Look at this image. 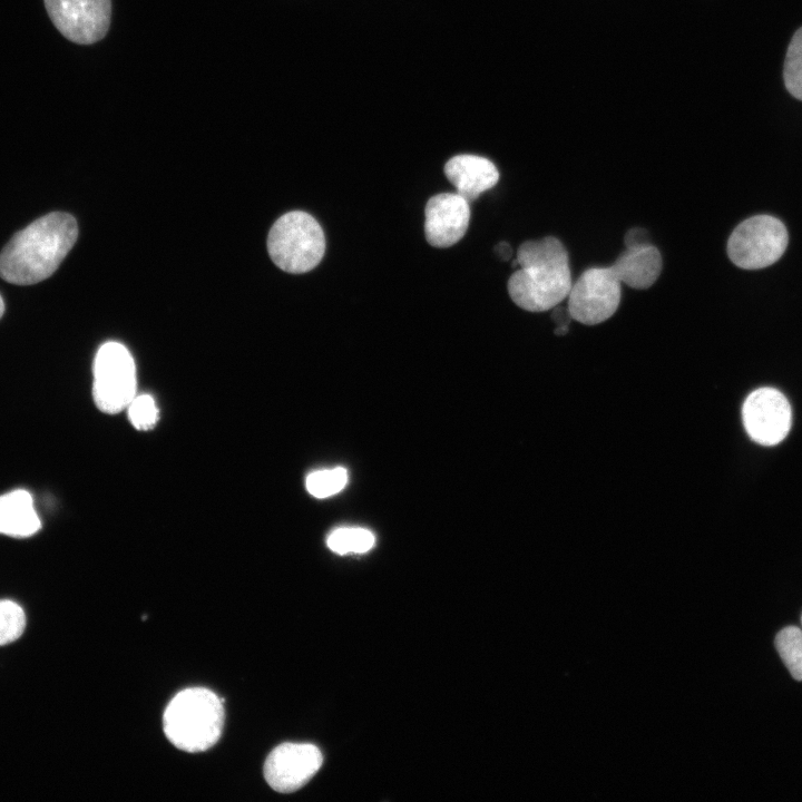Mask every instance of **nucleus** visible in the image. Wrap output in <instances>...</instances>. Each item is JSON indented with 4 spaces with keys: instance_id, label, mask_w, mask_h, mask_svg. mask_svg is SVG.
Listing matches in <instances>:
<instances>
[{
    "instance_id": "dca6fc26",
    "label": "nucleus",
    "mask_w": 802,
    "mask_h": 802,
    "mask_svg": "<svg viewBox=\"0 0 802 802\" xmlns=\"http://www.w3.org/2000/svg\"><path fill=\"white\" fill-rule=\"evenodd\" d=\"M374 535L364 528H340L327 537V546L336 554H363L374 545Z\"/></svg>"
},
{
    "instance_id": "f3484780",
    "label": "nucleus",
    "mask_w": 802,
    "mask_h": 802,
    "mask_svg": "<svg viewBox=\"0 0 802 802\" xmlns=\"http://www.w3.org/2000/svg\"><path fill=\"white\" fill-rule=\"evenodd\" d=\"M783 79L788 91L802 100V27L793 35L784 59Z\"/></svg>"
},
{
    "instance_id": "20e7f679",
    "label": "nucleus",
    "mask_w": 802,
    "mask_h": 802,
    "mask_svg": "<svg viewBox=\"0 0 802 802\" xmlns=\"http://www.w3.org/2000/svg\"><path fill=\"white\" fill-rule=\"evenodd\" d=\"M272 261L287 273H305L313 270L325 252V236L317 221L301 211L282 215L272 226L267 237Z\"/></svg>"
},
{
    "instance_id": "9b49d317",
    "label": "nucleus",
    "mask_w": 802,
    "mask_h": 802,
    "mask_svg": "<svg viewBox=\"0 0 802 802\" xmlns=\"http://www.w3.org/2000/svg\"><path fill=\"white\" fill-rule=\"evenodd\" d=\"M424 234L434 247H449L459 242L467 232L470 206L458 193L432 196L424 208Z\"/></svg>"
},
{
    "instance_id": "aec40b11",
    "label": "nucleus",
    "mask_w": 802,
    "mask_h": 802,
    "mask_svg": "<svg viewBox=\"0 0 802 802\" xmlns=\"http://www.w3.org/2000/svg\"><path fill=\"white\" fill-rule=\"evenodd\" d=\"M130 422L138 430L154 428L158 420V408L149 394L135 397L128 405Z\"/></svg>"
},
{
    "instance_id": "412c9836",
    "label": "nucleus",
    "mask_w": 802,
    "mask_h": 802,
    "mask_svg": "<svg viewBox=\"0 0 802 802\" xmlns=\"http://www.w3.org/2000/svg\"><path fill=\"white\" fill-rule=\"evenodd\" d=\"M625 246L630 247L639 244L649 243L647 241V233L642 228L630 229L624 237Z\"/></svg>"
},
{
    "instance_id": "f8f14e48",
    "label": "nucleus",
    "mask_w": 802,
    "mask_h": 802,
    "mask_svg": "<svg viewBox=\"0 0 802 802\" xmlns=\"http://www.w3.org/2000/svg\"><path fill=\"white\" fill-rule=\"evenodd\" d=\"M444 175L469 203L499 180V172L491 160L468 154L450 158L444 165Z\"/></svg>"
},
{
    "instance_id": "ddd939ff",
    "label": "nucleus",
    "mask_w": 802,
    "mask_h": 802,
    "mask_svg": "<svg viewBox=\"0 0 802 802\" xmlns=\"http://www.w3.org/2000/svg\"><path fill=\"white\" fill-rule=\"evenodd\" d=\"M662 266L663 261L657 247L645 243L626 247L610 267L620 283L636 290H645L656 282Z\"/></svg>"
},
{
    "instance_id": "423d86ee",
    "label": "nucleus",
    "mask_w": 802,
    "mask_h": 802,
    "mask_svg": "<svg viewBox=\"0 0 802 802\" xmlns=\"http://www.w3.org/2000/svg\"><path fill=\"white\" fill-rule=\"evenodd\" d=\"M136 393V368L127 348L118 342L101 345L94 362L92 395L106 413H117L129 405Z\"/></svg>"
},
{
    "instance_id": "4468645a",
    "label": "nucleus",
    "mask_w": 802,
    "mask_h": 802,
    "mask_svg": "<svg viewBox=\"0 0 802 802\" xmlns=\"http://www.w3.org/2000/svg\"><path fill=\"white\" fill-rule=\"evenodd\" d=\"M41 528L31 495L17 489L0 496V534L29 537Z\"/></svg>"
},
{
    "instance_id": "1a4fd4ad",
    "label": "nucleus",
    "mask_w": 802,
    "mask_h": 802,
    "mask_svg": "<svg viewBox=\"0 0 802 802\" xmlns=\"http://www.w3.org/2000/svg\"><path fill=\"white\" fill-rule=\"evenodd\" d=\"M742 420L753 441L762 446H775L790 431L792 411L789 401L779 390L760 388L745 399Z\"/></svg>"
},
{
    "instance_id": "9d476101",
    "label": "nucleus",
    "mask_w": 802,
    "mask_h": 802,
    "mask_svg": "<svg viewBox=\"0 0 802 802\" xmlns=\"http://www.w3.org/2000/svg\"><path fill=\"white\" fill-rule=\"evenodd\" d=\"M322 763V753L315 745L283 743L268 754L264 763V777L273 790L291 793L304 786Z\"/></svg>"
},
{
    "instance_id": "39448f33",
    "label": "nucleus",
    "mask_w": 802,
    "mask_h": 802,
    "mask_svg": "<svg viewBox=\"0 0 802 802\" xmlns=\"http://www.w3.org/2000/svg\"><path fill=\"white\" fill-rule=\"evenodd\" d=\"M788 241L786 228L780 219L757 215L735 227L727 242V254L741 268H763L783 255Z\"/></svg>"
},
{
    "instance_id": "5701e85b",
    "label": "nucleus",
    "mask_w": 802,
    "mask_h": 802,
    "mask_svg": "<svg viewBox=\"0 0 802 802\" xmlns=\"http://www.w3.org/2000/svg\"><path fill=\"white\" fill-rule=\"evenodd\" d=\"M3 312H4V303H3L2 296L0 295V317L2 316Z\"/></svg>"
},
{
    "instance_id": "0eeeda50",
    "label": "nucleus",
    "mask_w": 802,
    "mask_h": 802,
    "mask_svg": "<svg viewBox=\"0 0 802 802\" xmlns=\"http://www.w3.org/2000/svg\"><path fill=\"white\" fill-rule=\"evenodd\" d=\"M620 296L622 283L610 266L588 268L571 285L568 314L586 325L602 323L614 315Z\"/></svg>"
},
{
    "instance_id": "f03ea898",
    "label": "nucleus",
    "mask_w": 802,
    "mask_h": 802,
    "mask_svg": "<svg viewBox=\"0 0 802 802\" xmlns=\"http://www.w3.org/2000/svg\"><path fill=\"white\" fill-rule=\"evenodd\" d=\"M519 268L511 274L507 288L514 303L529 312L556 307L571 288L569 256L554 236L522 243L517 253Z\"/></svg>"
},
{
    "instance_id": "6e6552de",
    "label": "nucleus",
    "mask_w": 802,
    "mask_h": 802,
    "mask_svg": "<svg viewBox=\"0 0 802 802\" xmlns=\"http://www.w3.org/2000/svg\"><path fill=\"white\" fill-rule=\"evenodd\" d=\"M55 27L72 42L90 45L108 31L111 0H45Z\"/></svg>"
},
{
    "instance_id": "7ed1b4c3",
    "label": "nucleus",
    "mask_w": 802,
    "mask_h": 802,
    "mask_svg": "<svg viewBox=\"0 0 802 802\" xmlns=\"http://www.w3.org/2000/svg\"><path fill=\"white\" fill-rule=\"evenodd\" d=\"M224 700L203 687L186 688L167 705L163 725L169 742L179 750L197 753L212 747L224 725Z\"/></svg>"
},
{
    "instance_id": "f257e3e1",
    "label": "nucleus",
    "mask_w": 802,
    "mask_h": 802,
    "mask_svg": "<svg viewBox=\"0 0 802 802\" xmlns=\"http://www.w3.org/2000/svg\"><path fill=\"white\" fill-rule=\"evenodd\" d=\"M78 225L62 212L47 214L17 232L0 253V276L30 285L48 278L74 246Z\"/></svg>"
},
{
    "instance_id": "2eb2a0df",
    "label": "nucleus",
    "mask_w": 802,
    "mask_h": 802,
    "mask_svg": "<svg viewBox=\"0 0 802 802\" xmlns=\"http://www.w3.org/2000/svg\"><path fill=\"white\" fill-rule=\"evenodd\" d=\"M775 647L792 677L802 681V630L796 626L784 627L775 637Z\"/></svg>"
},
{
    "instance_id": "6ab92c4d",
    "label": "nucleus",
    "mask_w": 802,
    "mask_h": 802,
    "mask_svg": "<svg viewBox=\"0 0 802 802\" xmlns=\"http://www.w3.org/2000/svg\"><path fill=\"white\" fill-rule=\"evenodd\" d=\"M26 627L23 609L11 600H0V646L18 639Z\"/></svg>"
},
{
    "instance_id": "4be33fe9",
    "label": "nucleus",
    "mask_w": 802,
    "mask_h": 802,
    "mask_svg": "<svg viewBox=\"0 0 802 802\" xmlns=\"http://www.w3.org/2000/svg\"><path fill=\"white\" fill-rule=\"evenodd\" d=\"M495 252L501 260H508L511 256V247L505 242L499 243L495 247Z\"/></svg>"
},
{
    "instance_id": "b1692460",
    "label": "nucleus",
    "mask_w": 802,
    "mask_h": 802,
    "mask_svg": "<svg viewBox=\"0 0 802 802\" xmlns=\"http://www.w3.org/2000/svg\"><path fill=\"white\" fill-rule=\"evenodd\" d=\"M801 622H802V616H801Z\"/></svg>"
},
{
    "instance_id": "a211bd4d",
    "label": "nucleus",
    "mask_w": 802,
    "mask_h": 802,
    "mask_svg": "<svg viewBox=\"0 0 802 802\" xmlns=\"http://www.w3.org/2000/svg\"><path fill=\"white\" fill-rule=\"evenodd\" d=\"M346 482L348 471L338 467L310 473L306 478V489L316 498H326L341 491Z\"/></svg>"
}]
</instances>
